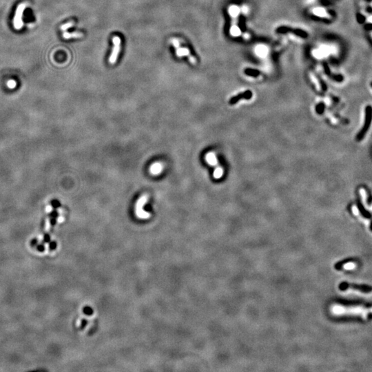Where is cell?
Segmentation results:
<instances>
[{"label": "cell", "instance_id": "cell-14", "mask_svg": "<svg viewBox=\"0 0 372 372\" xmlns=\"http://www.w3.org/2000/svg\"><path fill=\"white\" fill-rule=\"evenodd\" d=\"M325 108V104H323V103H321V104H319L318 105L316 106V112L318 113V114H319V115H321V114H323V113H324Z\"/></svg>", "mask_w": 372, "mask_h": 372}, {"label": "cell", "instance_id": "cell-3", "mask_svg": "<svg viewBox=\"0 0 372 372\" xmlns=\"http://www.w3.org/2000/svg\"><path fill=\"white\" fill-rule=\"evenodd\" d=\"M340 288L341 290H352L356 292H360L362 293H371L372 292V287L368 285H350L347 283H342Z\"/></svg>", "mask_w": 372, "mask_h": 372}, {"label": "cell", "instance_id": "cell-21", "mask_svg": "<svg viewBox=\"0 0 372 372\" xmlns=\"http://www.w3.org/2000/svg\"><path fill=\"white\" fill-rule=\"evenodd\" d=\"M53 210V206L51 205H48L46 207V212L47 213H50Z\"/></svg>", "mask_w": 372, "mask_h": 372}, {"label": "cell", "instance_id": "cell-11", "mask_svg": "<svg viewBox=\"0 0 372 372\" xmlns=\"http://www.w3.org/2000/svg\"><path fill=\"white\" fill-rule=\"evenodd\" d=\"M83 37V34L80 32H74V33H68V32H64L63 34V37L66 40H70V39H74V38H81Z\"/></svg>", "mask_w": 372, "mask_h": 372}, {"label": "cell", "instance_id": "cell-4", "mask_svg": "<svg viewBox=\"0 0 372 372\" xmlns=\"http://www.w3.org/2000/svg\"><path fill=\"white\" fill-rule=\"evenodd\" d=\"M26 6V3H20L16 9L15 15L13 19V26L16 30H19L23 27L24 22L22 21V17H23Z\"/></svg>", "mask_w": 372, "mask_h": 372}, {"label": "cell", "instance_id": "cell-7", "mask_svg": "<svg viewBox=\"0 0 372 372\" xmlns=\"http://www.w3.org/2000/svg\"><path fill=\"white\" fill-rule=\"evenodd\" d=\"M176 55L179 57H185V56L188 57L189 60H190L192 64H196V63H197V59H196L195 57L191 55V53H190V51L188 48L180 47L179 46V47L176 48Z\"/></svg>", "mask_w": 372, "mask_h": 372}, {"label": "cell", "instance_id": "cell-9", "mask_svg": "<svg viewBox=\"0 0 372 372\" xmlns=\"http://www.w3.org/2000/svg\"><path fill=\"white\" fill-rule=\"evenodd\" d=\"M252 96V93L251 91L246 90L245 92L241 93V94H239L237 96H235L233 98H232L229 100V104L233 105V104H235L236 103L238 102L240 99H251Z\"/></svg>", "mask_w": 372, "mask_h": 372}, {"label": "cell", "instance_id": "cell-2", "mask_svg": "<svg viewBox=\"0 0 372 372\" xmlns=\"http://www.w3.org/2000/svg\"><path fill=\"white\" fill-rule=\"evenodd\" d=\"M372 121V107L371 106H367L365 108V119L363 126L361 128V130L358 132L356 136V140L358 141H362L365 136L366 134L368 132V130L370 128Z\"/></svg>", "mask_w": 372, "mask_h": 372}, {"label": "cell", "instance_id": "cell-15", "mask_svg": "<svg viewBox=\"0 0 372 372\" xmlns=\"http://www.w3.org/2000/svg\"><path fill=\"white\" fill-rule=\"evenodd\" d=\"M74 24V22L73 21L69 22H68V23L63 24V25L61 26V29L62 30V31H66L68 29H70V28H71L72 26H73Z\"/></svg>", "mask_w": 372, "mask_h": 372}, {"label": "cell", "instance_id": "cell-26", "mask_svg": "<svg viewBox=\"0 0 372 372\" xmlns=\"http://www.w3.org/2000/svg\"><path fill=\"white\" fill-rule=\"evenodd\" d=\"M370 35H371V37L372 38V31L371 32V33H370Z\"/></svg>", "mask_w": 372, "mask_h": 372}, {"label": "cell", "instance_id": "cell-8", "mask_svg": "<svg viewBox=\"0 0 372 372\" xmlns=\"http://www.w3.org/2000/svg\"><path fill=\"white\" fill-rule=\"evenodd\" d=\"M277 32L280 33H293V34L298 35V36L299 37H302V38H305V37H307V33L306 32L302 31V30L293 29L289 27L281 26L278 28V29H277Z\"/></svg>", "mask_w": 372, "mask_h": 372}, {"label": "cell", "instance_id": "cell-16", "mask_svg": "<svg viewBox=\"0 0 372 372\" xmlns=\"http://www.w3.org/2000/svg\"><path fill=\"white\" fill-rule=\"evenodd\" d=\"M245 73L248 75H251L254 76H257L260 74V72L258 70H252V69H247L245 70Z\"/></svg>", "mask_w": 372, "mask_h": 372}, {"label": "cell", "instance_id": "cell-18", "mask_svg": "<svg viewBox=\"0 0 372 372\" xmlns=\"http://www.w3.org/2000/svg\"><path fill=\"white\" fill-rule=\"evenodd\" d=\"M16 86V82L13 81V80H10L8 82V87L10 88H14Z\"/></svg>", "mask_w": 372, "mask_h": 372}, {"label": "cell", "instance_id": "cell-19", "mask_svg": "<svg viewBox=\"0 0 372 372\" xmlns=\"http://www.w3.org/2000/svg\"><path fill=\"white\" fill-rule=\"evenodd\" d=\"M50 227V220L49 218H47V219L46 220V225H45V229H46V231H48V230H49Z\"/></svg>", "mask_w": 372, "mask_h": 372}, {"label": "cell", "instance_id": "cell-1", "mask_svg": "<svg viewBox=\"0 0 372 372\" xmlns=\"http://www.w3.org/2000/svg\"><path fill=\"white\" fill-rule=\"evenodd\" d=\"M330 312L333 315L340 316H357L363 319H367L372 314V306L364 305H344L334 304L330 307Z\"/></svg>", "mask_w": 372, "mask_h": 372}, {"label": "cell", "instance_id": "cell-17", "mask_svg": "<svg viewBox=\"0 0 372 372\" xmlns=\"http://www.w3.org/2000/svg\"><path fill=\"white\" fill-rule=\"evenodd\" d=\"M171 42H172V45L174 46V47H175V48H177L178 47H179V46H180V42H179V41L177 40V39L172 38L171 40Z\"/></svg>", "mask_w": 372, "mask_h": 372}, {"label": "cell", "instance_id": "cell-27", "mask_svg": "<svg viewBox=\"0 0 372 372\" xmlns=\"http://www.w3.org/2000/svg\"><path fill=\"white\" fill-rule=\"evenodd\" d=\"M370 86H371V88H372V81L371 82V83H370Z\"/></svg>", "mask_w": 372, "mask_h": 372}, {"label": "cell", "instance_id": "cell-25", "mask_svg": "<svg viewBox=\"0 0 372 372\" xmlns=\"http://www.w3.org/2000/svg\"><path fill=\"white\" fill-rule=\"evenodd\" d=\"M370 229H371V230L372 231V223L371 224V226H370Z\"/></svg>", "mask_w": 372, "mask_h": 372}, {"label": "cell", "instance_id": "cell-23", "mask_svg": "<svg viewBox=\"0 0 372 372\" xmlns=\"http://www.w3.org/2000/svg\"><path fill=\"white\" fill-rule=\"evenodd\" d=\"M50 249H51V250H55V248H57V243H55V242L51 243H50Z\"/></svg>", "mask_w": 372, "mask_h": 372}, {"label": "cell", "instance_id": "cell-22", "mask_svg": "<svg viewBox=\"0 0 372 372\" xmlns=\"http://www.w3.org/2000/svg\"><path fill=\"white\" fill-rule=\"evenodd\" d=\"M352 210H353V212H354V214L356 215H358L359 212H360L358 210V208H356V206H354L352 207Z\"/></svg>", "mask_w": 372, "mask_h": 372}, {"label": "cell", "instance_id": "cell-6", "mask_svg": "<svg viewBox=\"0 0 372 372\" xmlns=\"http://www.w3.org/2000/svg\"><path fill=\"white\" fill-rule=\"evenodd\" d=\"M147 200V197L146 195H143L137 201V203L136 204V214L139 216L141 218H146L149 216V214L146 211L143 210V207L146 203Z\"/></svg>", "mask_w": 372, "mask_h": 372}, {"label": "cell", "instance_id": "cell-12", "mask_svg": "<svg viewBox=\"0 0 372 372\" xmlns=\"http://www.w3.org/2000/svg\"><path fill=\"white\" fill-rule=\"evenodd\" d=\"M356 263L354 261H348V262L344 263L341 264V268L346 270H351L356 268Z\"/></svg>", "mask_w": 372, "mask_h": 372}, {"label": "cell", "instance_id": "cell-10", "mask_svg": "<svg viewBox=\"0 0 372 372\" xmlns=\"http://www.w3.org/2000/svg\"><path fill=\"white\" fill-rule=\"evenodd\" d=\"M163 167L162 164L161 163L157 162L151 165L149 171H150V172L152 175L156 176L161 173V172L163 171Z\"/></svg>", "mask_w": 372, "mask_h": 372}, {"label": "cell", "instance_id": "cell-13", "mask_svg": "<svg viewBox=\"0 0 372 372\" xmlns=\"http://www.w3.org/2000/svg\"><path fill=\"white\" fill-rule=\"evenodd\" d=\"M83 312L84 314L87 316H92L94 313L92 308L90 306H85L83 308Z\"/></svg>", "mask_w": 372, "mask_h": 372}, {"label": "cell", "instance_id": "cell-5", "mask_svg": "<svg viewBox=\"0 0 372 372\" xmlns=\"http://www.w3.org/2000/svg\"><path fill=\"white\" fill-rule=\"evenodd\" d=\"M113 48L112 50V53L109 57V63L110 64H115L117 62L118 56L120 53L121 50V39L118 36H115L113 38Z\"/></svg>", "mask_w": 372, "mask_h": 372}, {"label": "cell", "instance_id": "cell-24", "mask_svg": "<svg viewBox=\"0 0 372 372\" xmlns=\"http://www.w3.org/2000/svg\"><path fill=\"white\" fill-rule=\"evenodd\" d=\"M63 220V218L62 217V216H59V217H58L57 218L58 222H62Z\"/></svg>", "mask_w": 372, "mask_h": 372}, {"label": "cell", "instance_id": "cell-20", "mask_svg": "<svg viewBox=\"0 0 372 372\" xmlns=\"http://www.w3.org/2000/svg\"><path fill=\"white\" fill-rule=\"evenodd\" d=\"M87 324H88L87 320L83 319L81 321V329H84V327H85L86 326Z\"/></svg>", "mask_w": 372, "mask_h": 372}]
</instances>
